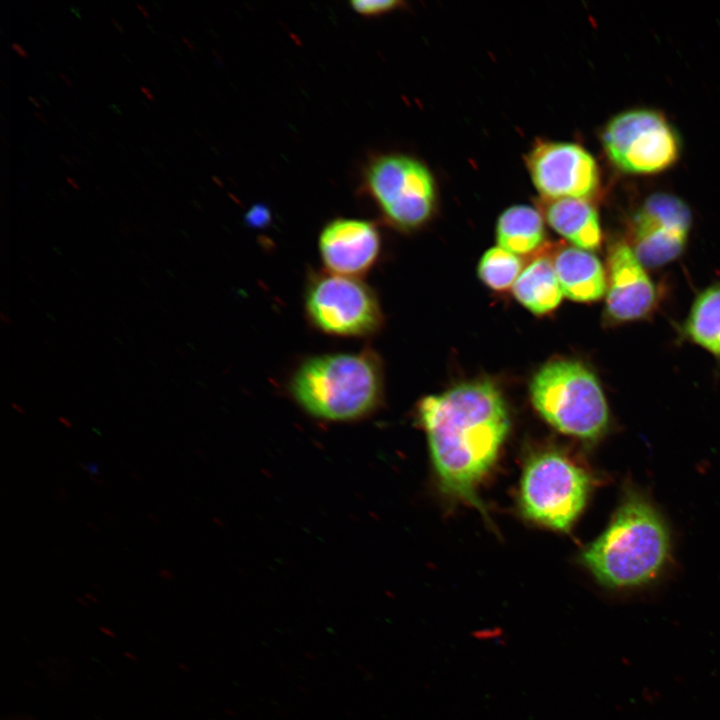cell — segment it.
Wrapping results in <instances>:
<instances>
[{"label": "cell", "instance_id": "6da1fadb", "mask_svg": "<svg viewBox=\"0 0 720 720\" xmlns=\"http://www.w3.org/2000/svg\"><path fill=\"white\" fill-rule=\"evenodd\" d=\"M417 416L441 490L485 516L477 488L494 465L510 429L500 390L487 380L461 383L424 397L418 403Z\"/></svg>", "mask_w": 720, "mask_h": 720}, {"label": "cell", "instance_id": "7a4b0ae2", "mask_svg": "<svg viewBox=\"0 0 720 720\" xmlns=\"http://www.w3.org/2000/svg\"><path fill=\"white\" fill-rule=\"evenodd\" d=\"M288 392L311 417L353 422L371 416L384 396V368L370 348L311 355L289 376Z\"/></svg>", "mask_w": 720, "mask_h": 720}, {"label": "cell", "instance_id": "3957f363", "mask_svg": "<svg viewBox=\"0 0 720 720\" xmlns=\"http://www.w3.org/2000/svg\"><path fill=\"white\" fill-rule=\"evenodd\" d=\"M670 550L668 530L646 499L631 492L608 527L582 551L580 560L611 589L644 585L663 569Z\"/></svg>", "mask_w": 720, "mask_h": 720}, {"label": "cell", "instance_id": "277c9868", "mask_svg": "<svg viewBox=\"0 0 720 720\" xmlns=\"http://www.w3.org/2000/svg\"><path fill=\"white\" fill-rule=\"evenodd\" d=\"M534 408L558 431L593 442L609 426V409L595 374L579 361L546 363L530 383Z\"/></svg>", "mask_w": 720, "mask_h": 720}, {"label": "cell", "instance_id": "5b68a950", "mask_svg": "<svg viewBox=\"0 0 720 720\" xmlns=\"http://www.w3.org/2000/svg\"><path fill=\"white\" fill-rule=\"evenodd\" d=\"M590 486L588 473L568 456L555 450L538 453L521 476V511L545 527L568 531L586 505Z\"/></svg>", "mask_w": 720, "mask_h": 720}, {"label": "cell", "instance_id": "8992f818", "mask_svg": "<svg viewBox=\"0 0 720 720\" xmlns=\"http://www.w3.org/2000/svg\"><path fill=\"white\" fill-rule=\"evenodd\" d=\"M305 315L320 332L343 338L375 335L384 315L375 290L360 278L328 271L310 273L304 291Z\"/></svg>", "mask_w": 720, "mask_h": 720}, {"label": "cell", "instance_id": "52a82bcc", "mask_svg": "<svg viewBox=\"0 0 720 720\" xmlns=\"http://www.w3.org/2000/svg\"><path fill=\"white\" fill-rule=\"evenodd\" d=\"M364 186L384 220L399 229L417 228L433 211V177L412 157L384 154L373 158L364 172Z\"/></svg>", "mask_w": 720, "mask_h": 720}, {"label": "cell", "instance_id": "ba28073f", "mask_svg": "<svg viewBox=\"0 0 720 720\" xmlns=\"http://www.w3.org/2000/svg\"><path fill=\"white\" fill-rule=\"evenodd\" d=\"M615 166L630 173H654L671 166L680 152L679 138L665 118L651 110H631L615 116L602 135Z\"/></svg>", "mask_w": 720, "mask_h": 720}, {"label": "cell", "instance_id": "9c48e42d", "mask_svg": "<svg viewBox=\"0 0 720 720\" xmlns=\"http://www.w3.org/2000/svg\"><path fill=\"white\" fill-rule=\"evenodd\" d=\"M690 225L691 214L682 200L653 194L634 216L630 246L645 267L662 266L682 253Z\"/></svg>", "mask_w": 720, "mask_h": 720}, {"label": "cell", "instance_id": "30bf717a", "mask_svg": "<svg viewBox=\"0 0 720 720\" xmlns=\"http://www.w3.org/2000/svg\"><path fill=\"white\" fill-rule=\"evenodd\" d=\"M531 179L544 199H586L599 184L594 158L581 146L564 142L537 144L527 157Z\"/></svg>", "mask_w": 720, "mask_h": 720}, {"label": "cell", "instance_id": "8fae6325", "mask_svg": "<svg viewBox=\"0 0 720 720\" xmlns=\"http://www.w3.org/2000/svg\"><path fill=\"white\" fill-rule=\"evenodd\" d=\"M318 248L326 271L360 278L375 266L381 252V236L376 225L368 220L336 218L322 228Z\"/></svg>", "mask_w": 720, "mask_h": 720}, {"label": "cell", "instance_id": "7c38bea8", "mask_svg": "<svg viewBox=\"0 0 720 720\" xmlns=\"http://www.w3.org/2000/svg\"><path fill=\"white\" fill-rule=\"evenodd\" d=\"M606 313L615 322L646 317L655 307V285L631 246L617 243L608 258Z\"/></svg>", "mask_w": 720, "mask_h": 720}, {"label": "cell", "instance_id": "4fadbf2b", "mask_svg": "<svg viewBox=\"0 0 720 720\" xmlns=\"http://www.w3.org/2000/svg\"><path fill=\"white\" fill-rule=\"evenodd\" d=\"M553 267L563 295L571 300L591 302L604 295L607 288L605 270L592 252L566 247L555 255Z\"/></svg>", "mask_w": 720, "mask_h": 720}, {"label": "cell", "instance_id": "5bb4252c", "mask_svg": "<svg viewBox=\"0 0 720 720\" xmlns=\"http://www.w3.org/2000/svg\"><path fill=\"white\" fill-rule=\"evenodd\" d=\"M545 200V218L557 233L581 249L590 251L600 246L602 235L598 214L586 199Z\"/></svg>", "mask_w": 720, "mask_h": 720}, {"label": "cell", "instance_id": "9a60e30c", "mask_svg": "<svg viewBox=\"0 0 720 720\" xmlns=\"http://www.w3.org/2000/svg\"><path fill=\"white\" fill-rule=\"evenodd\" d=\"M513 293L523 306L535 314L554 310L563 296L553 263L547 258L534 260L520 273L513 285Z\"/></svg>", "mask_w": 720, "mask_h": 720}, {"label": "cell", "instance_id": "2e32d148", "mask_svg": "<svg viewBox=\"0 0 720 720\" xmlns=\"http://www.w3.org/2000/svg\"><path fill=\"white\" fill-rule=\"evenodd\" d=\"M496 236L501 248L516 255L529 253L544 241L543 218L530 206H512L499 217Z\"/></svg>", "mask_w": 720, "mask_h": 720}, {"label": "cell", "instance_id": "e0dca14e", "mask_svg": "<svg viewBox=\"0 0 720 720\" xmlns=\"http://www.w3.org/2000/svg\"><path fill=\"white\" fill-rule=\"evenodd\" d=\"M685 331L696 344L720 357V284L707 288L696 298Z\"/></svg>", "mask_w": 720, "mask_h": 720}, {"label": "cell", "instance_id": "ac0fdd59", "mask_svg": "<svg viewBox=\"0 0 720 720\" xmlns=\"http://www.w3.org/2000/svg\"><path fill=\"white\" fill-rule=\"evenodd\" d=\"M522 268L519 257L500 246L487 250L478 265L480 279L491 289L503 291L515 283Z\"/></svg>", "mask_w": 720, "mask_h": 720}, {"label": "cell", "instance_id": "d6986e66", "mask_svg": "<svg viewBox=\"0 0 720 720\" xmlns=\"http://www.w3.org/2000/svg\"><path fill=\"white\" fill-rule=\"evenodd\" d=\"M350 5L361 15L372 16L396 9L401 2L396 0H356L351 1Z\"/></svg>", "mask_w": 720, "mask_h": 720}, {"label": "cell", "instance_id": "ffe728a7", "mask_svg": "<svg viewBox=\"0 0 720 720\" xmlns=\"http://www.w3.org/2000/svg\"><path fill=\"white\" fill-rule=\"evenodd\" d=\"M80 466L82 468L88 470V472H90L91 474H94V475L98 474V466L95 463H89V464H85V465L80 464Z\"/></svg>", "mask_w": 720, "mask_h": 720}, {"label": "cell", "instance_id": "44dd1931", "mask_svg": "<svg viewBox=\"0 0 720 720\" xmlns=\"http://www.w3.org/2000/svg\"><path fill=\"white\" fill-rule=\"evenodd\" d=\"M11 47L14 51H16L21 57H27V52L25 49L18 43H12Z\"/></svg>", "mask_w": 720, "mask_h": 720}, {"label": "cell", "instance_id": "7402d4cb", "mask_svg": "<svg viewBox=\"0 0 720 720\" xmlns=\"http://www.w3.org/2000/svg\"><path fill=\"white\" fill-rule=\"evenodd\" d=\"M140 88H141V91L145 94V96H146L149 100H152V101H153V100L155 99L154 96L150 93V91H149L146 87L141 86Z\"/></svg>", "mask_w": 720, "mask_h": 720}, {"label": "cell", "instance_id": "603a6c76", "mask_svg": "<svg viewBox=\"0 0 720 720\" xmlns=\"http://www.w3.org/2000/svg\"><path fill=\"white\" fill-rule=\"evenodd\" d=\"M159 574H160V575H164V574H165V576H164L165 578H172V577H173V573H172L171 571L167 570V569H161L160 572H159Z\"/></svg>", "mask_w": 720, "mask_h": 720}, {"label": "cell", "instance_id": "cb8c5ba5", "mask_svg": "<svg viewBox=\"0 0 720 720\" xmlns=\"http://www.w3.org/2000/svg\"><path fill=\"white\" fill-rule=\"evenodd\" d=\"M136 6L138 9L144 14V16L149 17V13L146 9V7L142 6L141 4L137 3Z\"/></svg>", "mask_w": 720, "mask_h": 720}, {"label": "cell", "instance_id": "d4e9b609", "mask_svg": "<svg viewBox=\"0 0 720 720\" xmlns=\"http://www.w3.org/2000/svg\"><path fill=\"white\" fill-rule=\"evenodd\" d=\"M59 76L61 77L62 80L65 81V83H66L67 85H69V86H72V85H73V83L70 81V79H69L65 74H63V73L60 72V73H59Z\"/></svg>", "mask_w": 720, "mask_h": 720}, {"label": "cell", "instance_id": "484cf974", "mask_svg": "<svg viewBox=\"0 0 720 720\" xmlns=\"http://www.w3.org/2000/svg\"><path fill=\"white\" fill-rule=\"evenodd\" d=\"M66 180H67V182H68L69 184H71L75 189H79V185L76 183V181H75L74 179H72L71 177H67Z\"/></svg>", "mask_w": 720, "mask_h": 720}, {"label": "cell", "instance_id": "4316f807", "mask_svg": "<svg viewBox=\"0 0 720 720\" xmlns=\"http://www.w3.org/2000/svg\"><path fill=\"white\" fill-rule=\"evenodd\" d=\"M111 21H112V23L114 24V26H115L119 31H121V32L124 31L123 28H122V26H121V24H120L116 19L111 18Z\"/></svg>", "mask_w": 720, "mask_h": 720}, {"label": "cell", "instance_id": "83f0119b", "mask_svg": "<svg viewBox=\"0 0 720 720\" xmlns=\"http://www.w3.org/2000/svg\"><path fill=\"white\" fill-rule=\"evenodd\" d=\"M28 98H29V100H30L37 108H41V105L39 104V102H38L34 97L29 96Z\"/></svg>", "mask_w": 720, "mask_h": 720}, {"label": "cell", "instance_id": "f1b7e54d", "mask_svg": "<svg viewBox=\"0 0 720 720\" xmlns=\"http://www.w3.org/2000/svg\"><path fill=\"white\" fill-rule=\"evenodd\" d=\"M34 114H35L43 123H47L46 119H45L38 111H35Z\"/></svg>", "mask_w": 720, "mask_h": 720}, {"label": "cell", "instance_id": "f546056e", "mask_svg": "<svg viewBox=\"0 0 720 720\" xmlns=\"http://www.w3.org/2000/svg\"><path fill=\"white\" fill-rule=\"evenodd\" d=\"M60 156L67 165L72 166V162L69 161V159L66 156H64L63 154H61Z\"/></svg>", "mask_w": 720, "mask_h": 720}, {"label": "cell", "instance_id": "4dcf8cb0", "mask_svg": "<svg viewBox=\"0 0 720 720\" xmlns=\"http://www.w3.org/2000/svg\"><path fill=\"white\" fill-rule=\"evenodd\" d=\"M60 421H61L66 427H68V428L72 427V425L70 424V422H68L65 418H62V417H61V418H60Z\"/></svg>", "mask_w": 720, "mask_h": 720}, {"label": "cell", "instance_id": "1f68e13d", "mask_svg": "<svg viewBox=\"0 0 720 720\" xmlns=\"http://www.w3.org/2000/svg\"><path fill=\"white\" fill-rule=\"evenodd\" d=\"M70 9L78 18L81 17L79 11L75 7H70Z\"/></svg>", "mask_w": 720, "mask_h": 720}, {"label": "cell", "instance_id": "d6a6232c", "mask_svg": "<svg viewBox=\"0 0 720 720\" xmlns=\"http://www.w3.org/2000/svg\"><path fill=\"white\" fill-rule=\"evenodd\" d=\"M110 107H111V109H113L116 113H118V114L121 113L120 109H119L116 105L112 104V105H110Z\"/></svg>", "mask_w": 720, "mask_h": 720}, {"label": "cell", "instance_id": "836d02e7", "mask_svg": "<svg viewBox=\"0 0 720 720\" xmlns=\"http://www.w3.org/2000/svg\"><path fill=\"white\" fill-rule=\"evenodd\" d=\"M148 517H149L153 522L159 523L158 519H157L155 516H153V515H151V514H148Z\"/></svg>", "mask_w": 720, "mask_h": 720}, {"label": "cell", "instance_id": "e575fe53", "mask_svg": "<svg viewBox=\"0 0 720 720\" xmlns=\"http://www.w3.org/2000/svg\"><path fill=\"white\" fill-rule=\"evenodd\" d=\"M71 158H73L77 163L82 164L80 159L76 157L74 154H71Z\"/></svg>", "mask_w": 720, "mask_h": 720}, {"label": "cell", "instance_id": "d590c367", "mask_svg": "<svg viewBox=\"0 0 720 720\" xmlns=\"http://www.w3.org/2000/svg\"><path fill=\"white\" fill-rule=\"evenodd\" d=\"M152 3L157 7V9H161V5H159V4L156 3V2H152Z\"/></svg>", "mask_w": 720, "mask_h": 720}, {"label": "cell", "instance_id": "8d00e7d4", "mask_svg": "<svg viewBox=\"0 0 720 720\" xmlns=\"http://www.w3.org/2000/svg\"><path fill=\"white\" fill-rule=\"evenodd\" d=\"M40 97L49 105V100H47L43 95H41Z\"/></svg>", "mask_w": 720, "mask_h": 720}]
</instances>
